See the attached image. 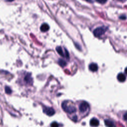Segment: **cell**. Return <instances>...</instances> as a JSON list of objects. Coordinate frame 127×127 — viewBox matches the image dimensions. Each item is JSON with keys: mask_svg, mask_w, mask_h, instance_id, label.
I'll list each match as a JSON object with an SVG mask.
<instances>
[{"mask_svg": "<svg viewBox=\"0 0 127 127\" xmlns=\"http://www.w3.org/2000/svg\"><path fill=\"white\" fill-rule=\"evenodd\" d=\"M62 107L64 111L67 113H73L76 111L74 104L71 101H64L62 104Z\"/></svg>", "mask_w": 127, "mask_h": 127, "instance_id": "6da1fadb", "label": "cell"}, {"mask_svg": "<svg viewBox=\"0 0 127 127\" xmlns=\"http://www.w3.org/2000/svg\"><path fill=\"white\" fill-rule=\"evenodd\" d=\"M107 30V27H105V26L99 27L96 28L93 31L94 35L96 37H100L105 33Z\"/></svg>", "mask_w": 127, "mask_h": 127, "instance_id": "7a4b0ae2", "label": "cell"}, {"mask_svg": "<svg viewBox=\"0 0 127 127\" xmlns=\"http://www.w3.org/2000/svg\"><path fill=\"white\" fill-rule=\"evenodd\" d=\"M43 112L49 116H52L55 113V111L53 108L48 107H45L43 108Z\"/></svg>", "mask_w": 127, "mask_h": 127, "instance_id": "3957f363", "label": "cell"}, {"mask_svg": "<svg viewBox=\"0 0 127 127\" xmlns=\"http://www.w3.org/2000/svg\"><path fill=\"white\" fill-rule=\"evenodd\" d=\"M88 107H89V105H88V103H87L86 102L84 101V102H82L80 104L79 107V110L81 112L84 113L87 110Z\"/></svg>", "mask_w": 127, "mask_h": 127, "instance_id": "277c9868", "label": "cell"}, {"mask_svg": "<svg viewBox=\"0 0 127 127\" xmlns=\"http://www.w3.org/2000/svg\"><path fill=\"white\" fill-rule=\"evenodd\" d=\"M24 80L25 81L28 83V84H32L33 82L32 78L31 77V75L30 73H27L24 77Z\"/></svg>", "mask_w": 127, "mask_h": 127, "instance_id": "5b68a950", "label": "cell"}, {"mask_svg": "<svg viewBox=\"0 0 127 127\" xmlns=\"http://www.w3.org/2000/svg\"><path fill=\"white\" fill-rule=\"evenodd\" d=\"M90 125L91 127H97L99 125V121L96 118H92L90 121Z\"/></svg>", "mask_w": 127, "mask_h": 127, "instance_id": "8992f818", "label": "cell"}, {"mask_svg": "<svg viewBox=\"0 0 127 127\" xmlns=\"http://www.w3.org/2000/svg\"><path fill=\"white\" fill-rule=\"evenodd\" d=\"M98 67L96 64L95 63H91L89 65V69L91 71H96L98 70Z\"/></svg>", "mask_w": 127, "mask_h": 127, "instance_id": "52a82bcc", "label": "cell"}, {"mask_svg": "<svg viewBox=\"0 0 127 127\" xmlns=\"http://www.w3.org/2000/svg\"><path fill=\"white\" fill-rule=\"evenodd\" d=\"M104 123L106 126L107 127H115L114 122L110 120H105L104 121Z\"/></svg>", "mask_w": 127, "mask_h": 127, "instance_id": "ba28073f", "label": "cell"}, {"mask_svg": "<svg viewBox=\"0 0 127 127\" xmlns=\"http://www.w3.org/2000/svg\"><path fill=\"white\" fill-rule=\"evenodd\" d=\"M117 79L120 82H124L126 79V77L125 75L123 73H120L117 76Z\"/></svg>", "mask_w": 127, "mask_h": 127, "instance_id": "9c48e42d", "label": "cell"}, {"mask_svg": "<svg viewBox=\"0 0 127 127\" xmlns=\"http://www.w3.org/2000/svg\"><path fill=\"white\" fill-rule=\"evenodd\" d=\"M49 29V26L47 23H43L40 27V30L42 32H46Z\"/></svg>", "mask_w": 127, "mask_h": 127, "instance_id": "30bf717a", "label": "cell"}, {"mask_svg": "<svg viewBox=\"0 0 127 127\" xmlns=\"http://www.w3.org/2000/svg\"><path fill=\"white\" fill-rule=\"evenodd\" d=\"M56 51H57V52H58V53L60 56H61L62 57H65V56H64V52H63V50H62V48L61 47H60V46L57 47L56 48Z\"/></svg>", "mask_w": 127, "mask_h": 127, "instance_id": "8fae6325", "label": "cell"}, {"mask_svg": "<svg viewBox=\"0 0 127 127\" xmlns=\"http://www.w3.org/2000/svg\"><path fill=\"white\" fill-rule=\"evenodd\" d=\"M58 64L62 67L64 66L66 64V63L65 62V61L63 59H60L58 61Z\"/></svg>", "mask_w": 127, "mask_h": 127, "instance_id": "7c38bea8", "label": "cell"}, {"mask_svg": "<svg viewBox=\"0 0 127 127\" xmlns=\"http://www.w3.org/2000/svg\"><path fill=\"white\" fill-rule=\"evenodd\" d=\"M5 92L7 94H10L11 93L12 91H11V89H10L8 86H6V87H5Z\"/></svg>", "mask_w": 127, "mask_h": 127, "instance_id": "4fadbf2b", "label": "cell"}, {"mask_svg": "<svg viewBox=\"0 0 127 127\" xmlns=\"http://www.w3.org/2000/svg\"><path fill=\"white\" fill-rule=\"evenodd\" d=\"M51 127H59V124L56 122H53L51 124Z\"/></svg>", "mask_w": 127, "mask_h": 127, "instance_id": "5bb4252c", "label": "cell"}, {"mask_svg": "<svg viewBox=\"0 0 127 127\" xmlns=\"http://www.w3.org/2000/svg\"><path fill=\"white\" fill-rule=\"evenodd\" d=\"M96 1H97L98 3H101V4H104L105 3L107 0H95Z\"/></svg>", "mask_w": 127, "mask_h": 127, "instance_id": "9a60e30c", "label": "cell"}, {"mask_svg": "<svg viewBox=\"0 0 127 127\" xmlns=\"http://www.w3.org/2000/svg\"><path fill=\"white\" fill-rule=\"evenodd\" d=\"M123 118L124 120L127 121V112H126L123 116Z\"/></svg>", "mask_w": 127, "mask_h": 127, "instance_id": "2e32d148", "label": "cell"}, {"mask_svg": "<svg viewBox=\"0 0 127 127\" xmlns=\"http://www.w3.org/2000/svg\"><path fill=\"white\" fill-rule=\"evenodd\" d=\"M65 57L67 59H68V58H69V55H68V53L66 49H65Z\"/></svg>", "mask_w": 127, "mask_h": 127, "instance_id": "e0dca14e", "label": "cell"}, {"mask_svg": "<svg viewBox=\"0 0 127 127\" xmlns=\"http://www.w3.org/2000/svg\"><path fill=\"white\" fill-rule=\"evenodd\" d=\"M120 18L121 19H123V20H125L126 18V17L125 15H121L120 17Z\"/></svg>", "mask_w": 127, "mask_h": 127, "instance_id": "ac0fdd59", "label": "cell"}, {"mask_svg": "<svg viewBox=\"0 0 127 127\" xmlns=\"http://www.w3.org/2000/svg\"><path fill=\"white\" fill-rule=\"evenodd\" d=\"M87 2H92V0H84Z\"/></svg>", "mask_w": 127, "mask_h": 127, "instance_id": "d6986e66", "label": "cell"}, {"mask_svg": "<svg viewBox=\"0 0 127 127\" xmlns=\"http://www.w3.org/2000/svg\"><path fill=\"white\" fill-rule=\"evenodd\" d=\"M125 73L127 74V67H126V68H125Z\"/></svg>", "mask_w": 127, "mask_h": 127, "instance_id": "ffe728a7", "label": "cell"}, {"mask_svg": "<svg viewBox=\"0 0 127 127\" xmlns=\"http://www.w3.org/2000/svg\"><path fill=\"white\" fill-rule=\"evenodd\" d=\"M118 0L120 1H122V2H124V1H125L126 0Z\"/></svg>", "mask_w": 127, "mask_h": 127, "instance_id": "44dd1931", "label": "cell"}, {"mask_svg": "<svg viewBox=\"0 0 127 127\" xmlns=\"http://www.w3.org/2000/svg\"><path fill=\"white\" fill-rule=\"evenodd\" d=\"M14 0H6V1H13Z\"/></svg>", "mask_w": 127, "mask_h": 127, "instance_id": "7402d4cb", "label": "cell"}]
</instances>
